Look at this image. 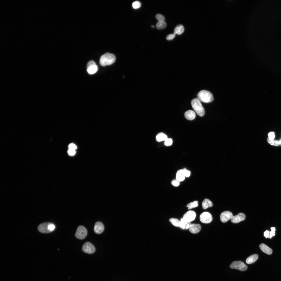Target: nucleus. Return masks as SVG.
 Here are the masks:
<instances>
[{"label":"nucleus","mask_w":281,"mask_h":281,"mask_svg":"<svg viewBox=\"0 0 281 281\" xmlns=\"http://www.w3.org/2000/svg\"><path fill=\"white\" fill-rule=\"evenodd\" d=\"M202 205L203 208L206 209L208 208L212 207L213 206V203L209 199H205L202 202Z\"/></svg>","instance_id":"nucleus-20"},{"label":"nucleus","mask_w":281,"mask_h":281,"mask_svg":"<svg viewBox=\"0 0 281 281\" xmlns=\"http://www.w3.org/2000/svg\"><path fill=\"white\" fill-rule=\"evenodd\" d=\"M156 17L158 21H164L165 20L164 16L160 14H158L156 15Z\"/></svg>","instance_id":"nucleus-28"},{"label":"nucleus","mask_w":281,"mask_h":281,"mask_svg":"<svg viewBox=\"0 0 281 281\" xmlns=\"http://www.w3.org/2000/svg\"><path fill=\"white\" fill-rule=\"evenodd\" d=\"M259 247L263 252L267 254H271L272 253V249L264 244H261Z\"/></svg>","instance_id":"nucleus-16"},{"label":"nucleus","mask_w":281,"mask_h":281,"mask_svg":"<svg viewBox=\"0 0 281 281\" xmlns=\"http://www.w3.org/2000/svg\"><path fill=\"white\" fill-rule=\"evenodd\" d=\"M197 97L200 101L206 103H210L214 100L212 94L210 92L205 90L200 91L197 94Z\"/></svg>","instance_id":"nucleus-2"},{"label":"nucleus","mask_w":281,"mask_h":281,"mask_svg":"<svg viewBox=\"0 0 281 281\" xmlns=\"http://www.w3.org/2000/svg\"><path fill=\"white\" fill-rule=\"evenodd\" d=\"M175 34L174 33L168 35L166 37V39L168 40H173L175 37Z\"/></svg>","instance_id":"nucleus-32"},{"label":"nucleus","mask_w":281,"mask_h":281,"mask_svg":"<svg viewBox=\"0 0 281 281\" xmlns=\"http://www.w3.org/2000/svg\"><path fill=\"white\" fill-rule=\"evenodd\" d=\"M191 224L190 222L186 221L182 218L181 219L179 227L183 229H187L189 228Z\"/></svg>","instance_id":"nucleus-17"},{"label":"nucleus","mask_w":281,"mask_h":281,"mask_svg":"<svg viewBox=\"0 0 281 281\" xmlns=\"http://www.w3.org/2000/svg\"><path fill=\"white\" fill-rule=\"evenodd\" d=\"M271 231L270 232V235L269 237V238L270 239L275 235V231L276 230L275 227H271Z\"/></svg>","instance_id":"nucleus-30"},{"label":"nucleus","mask_w":281,"mask_h":281,"mask_svg":"<svg viewBox=\"0 0 281 281\" xmlns=\"http://www.w3.org/2000/svg\"><path fill=\"white\" fill-rule=\"evenodd\" d=\"M191 106L197 114L200 117L203 116L205 113L204 108L200 101L197 98H195L191 101Z\"/></svg>","instance_id":"nucleus-3"},{"label":"nucleus","mask_w":281,"mask_h":281,"mask_svg":"<svg viewBox=\"0 0 281 281\" xmlns=\"http://www.w3.org/2000/svg\"><path fill=\"white\" fill-rule=\"evenodd\" d=\"M268 136L269 139L271 140H274L275 137L274 132L273 131L270 132L268 133Z\"/></svg>","instance_id":"nucleus-29"},{"label":"nucleus","mask_w":281,"mask_h":281,"mask_svg":"<svg viewBox=\"0 0 281 281\" xmlns=\"http://www.w3.org/2000/svg\"><path fill=\"white\" fill-rule=\"evenodd\" d=\"M212 217L211 214L207 212H203L201 214L200 216V221L202 222L205 223H210L212 221Z\"/></svg>","instance_id":"nucleus-9"},{"label":"nucleus","mask_w":281,"mask_h":281,"mask_svg":"<svg viewBox=\"0 0 281 281\" xmlns=\"http://www.w3.org/2000/svg\"><path fill=\"white\" fill-rule=\"evenodd\" d=\"M116 59V57L113 54L107 53L100 57L99 62L101 66H104L112 64L115 62Z\"/></svg>","instance_id":"nucleus-1"},{"label":"nucleus","mask_w":281,"mask_h":281,"mask_svg":"<svg viewBox=\"0 0 281 281\" xmlns=\"http://www.w3.org/2000/svg\"><path fill=\"white\" fill-rule=\"evenodd\" d=\"M184 31L183 26L181 24L178 25L175 27L174 30V33L178 35H180Z\"/></svg>","instance_id":"nucleus-21"},{"label":"nucleus","mask_w":281,"mask_h":281,"mask_svg":"<svg viewBox=\"0 0 281 281\" xmlns=\"http://www.w3.org/2000/svg\"><path fill=\"white\" fill-rule=\"evenodd\" d=\"M166 26V23L164 21H158L156 25V27L158 29H163L165 28Z\"/></svg>","instance_id":"nucleus-23"},{"label":"nucleus","mask_w":281,"mask_h":281,"mask_svg":"<svg viewBox=\"0 0 281 281\" xmlns=\"http://www.w3.org/2000/svg\"><path fill=\"white\" fill-rule=\"evenodd\" d=\"M87 233V231L85 228L83 226H80L77 229L75 236L78 239H83L86 238Z\"/></svg>","instance_id":"nucleus-6"},{"label":"nucleus","mask_w":281,"mask_h":281,"mask_svg":"<svg viewBox=\"0 0 281 281\" xmlns=\"http://www.w3.org/2000/svg\"><path fill=\"white\" fill-rule=\"evenodd\" d=\"M233 216V214L231 212L225 211L222 212L220 214V220L222 222L225 223L231 219Z\"/></svg>","instance_id":"nucleus-11"},{"label":"nucleus","mask_w":281,"mask_h":281,"mask_svg":"<svg viewBox=\"0 0 281 281\" xmlns=\"http://www.w3.org/2000/svg\"><path fill=\"white\" fill-rule=\"evenodd\" d=\"M98 68L95 62L92 60L89 61L87 65V71L90 74H94L98 71Z\"/></svg>","instance_id":"nucleus-7"},{"label":"nucleus","mask_w":281,"mask_h":281,"mask_svg":"<svg viewBox=\"0 0 281 281\" xmlns=\"http://www.w3.org/2000/svg\"><path fill=\"white\" fill-rule=\"evenodd\" d=\"M258 256L257 254L252 255L246 259V262L248 264H251L255 262L258 259Z\"/></svg>","instance_id":"nucleus-19"},{"label":"nucleus","mask_w":281,"mask_h":281,"mask_svg":"<svg viewBox=\"0 0 281 281\" xmlns=\"http://www.w3.org/2000/svg\"><path fill=\"white\" fill-rule=\"evenodd\" d=\"M168 138L167 136L162 132L158 133L156 137L157 140L158 142H161L165 140Z\"/></svg>","instance_id":"nucleus-22"},{"label":"nucleus","mask_w":281,"mask_h":281,"mask_svg":"<svg viewBox=\"0 0 281 281\" xmlns=\"http://www.w3.org/2000/svg\"><path fill=\"white\" fill-rule=\"evenodd\" d=\"M201 229V227L200 224L195 223L191 224L189 228L190 232L193 234L198 233Z\"/></svg>","instance_id":"nucleus-14"},{"label":"nucleus","mask_w":281,"mask_h":281,"mask_svg":"<svg viewBox=\"0 0 281 281\" xmlns=\"http://www.w3.org/2000/svg\"><path fill=\"white\" fill-rule=\"evenodd\" d=\"M82 250L84 252L92 254L95 251V248L94 246L90 242H87L83 245Z\"/></svg>","instance_id":"nucleus-8"},{"label":"nucleus","mask_w":281,"mask_h":281,"mask_svg":"<svg viewBox=\"0 0 281 281\" xmlns=\"http://www.w3.org/2000/svg\"><path fill=\"white\" fill-rule=\"evenodd\" d=\"M270 232L269 231L266 230L264 233V236L266 238H269L270 235Z\"/></svg>","instance_id":"nucleus-37"},{"label":"nucleus","mask_w":281,"mask_h":281,"mask_svg":"<svg viewBox=\"0 0 281 281\" xmlns=\"http://www.w3.org/2000/svg\"><path fill=\"white\" fill-rule=\"evenodd\" d=\"M55 228V226L53 223L45 222L40 224L38 227V229L40 232L43 233H48L53 231Z\"/></svg>","instance_id":"nucleus-4"},{"label":"nucleus","mask_w":281,"mask_h":281,"mask_svg":"<svg viewBox=\"0 0 281 281\" xmlns=\"http://www.w3.org/2000/svg\"><path fill=\"white\" fill-rule=\"evenodd\" d=\"M185 176L186 177H189L190 174V171L187 170L186 168L183 169Z\"/></svg>","instance_id":"nucleus-33"},{"label":"nucleus","mask_w":281,"mask_h":281,"mask_svg":"<svg viewBox=\"0 0 281 281\" xmlns=\"http://www.w3.org/2000/svg\"><path fill=\"white\" fill-rule=\"evenodd\" d=\"M68 153L69 155L73 156L75 154L76 151L75 150L68 149Z\"/></svg>","instance_id":"nucleus-34"},{"label":"nucleus","mask_w":281,"mask_h":281,"mask_svg":"<svg viewBox=\"0 0 281 281\" xmlns=\"http://www.w3.org/2000/svg\"><path fill=\"white\" fill-rule=\"evenodd\" d=\"M185 176L183 169L178 170L176 174V180L179 182L183 181L185 178Z\"/></svg>","instance_id":"nucleus-18"},{"label":"nucleus","mask_w":281,"mask_h":281,"mask_svg":"<svg viewBox=\"0 0 281 281\" xmlns=\"http://www.w3.org/2000/svg\"><path fill=\"white\" fill-rule=\"evenodd\" d=\"M104 230V226L103 223L100 222H96L94 227V231L97 234H100L102 233Z\"/></svg>","instance_id":"nucleus-13"},{"label":"nucleus","mask_w":281,"mask_h":281,"mask_svg":"<svg viewBox=\"0 0 281 281\" xmlns=\"http://www.w3.org/2000/svg\"><path fill=\"white\" fill-rule=\"evenodd\" d=\"M69 149L75 150L77 149L76 146L74 144L71 143L68 145Z\"/></svg>","instance_id":"nucleus-35"},{"label":"nucleus","mask_w":281,"mask_h":281,"mask_svg":"<svg viewBox=\"0 0 281 281\" xmlns=\"http://www.w3.org/2000/svg\"><path fill=\"white\" fill-rule=\"evenodd\" d=\"M246 216L244 214L240 213L237 215L233 216L231 221L233 223H237L241 221L244 220L245 219Z\"/></svg>","instance_id":"nucleus-12"},{"label":"nucleus","mask_w":281,"mask_h":281,"mask_svg":"<svg viewBox=\"0 0 281 281\" xmlns=\"http://www.w3.org/2000/svg\"><path fill=\"white\" fill-rule=\"evenodd\" d=\"M230 268L239 270L243 271H246L247 268V266L242 261H235L230 265Z\"/></svg>","instance_id":"nucleus-5"},{"label":"nucleus","mask_w":281,"mask_h":281,"mask_svg":"<svg viewBox=\"0 0 281 281\" xmlns=\"http://www.w3.org/2000/svg\"><path fill=\"white\" fill-rule=\"evenodd\" d=\"M173 141L171 138H167L164 142V145L167 146H170L172 144Z\"/></svg>","instance_id":"nucleus-31"},{"label":"nucleus","mask_w":281,"mask_h":281,"mask_svg":"<svg viewBox=\"0 0 281 281\" xmlns=\"http://www.w3.org/2000/svg\"><path fill=\"white\" fill-rule=\"evenodd\" d=\"M267 141L271 145L276 146H278L280 145V143L279 140H270L268 138L267 139Z\"/></svg>","instance_id":"nucleus-26"},{"label":"nucleus","mask_w":281,"mask_h":281,"mask_svg":"<svg viewBox=\"0 0 281 281\" xmlns=\"http://www.w3.org/2000/svg\"><path fill=\"white\" fill-rule=\"evenodd\" d=\"M196 216L195 212L193 210H189L185 213L183 218L186 221L190 222L195 219Z\"/></svg>","instance_id":"nucleus-10"},{"label":"nucleus","mask_w":281,"mask_h":281,"mask_svg":"<svg viewBox=\"0 0 281 281\" xmlns=\"http://www.w3.org/2000/svg\"><path fill=\"white\" fill-rule=\"evenodd\" d=\"M169 220L174 226L176 227H180V221L177 219L171 218L169 219Z\"/></svg>","instance_id":"nucleus-24"},{"label":"nucleus","mask_w":281,"mask_h":281,"mask_svg":"<svg viewBox=\"0 0 281 281\" xmlns=\"http://www.w3.org/2000/svg\"><path fill=\"white\" fill-rule=\"evenodd\" d=\"M198 206V202L197 201H195L191 202L187 205V207L188 209H190L193 208L197 207Z\"/></svg>","instance_id":"nucleus-25"},{"label":"nucleus","mask_w":281,"mask_h":281,"mask_svg":"<svg viewBox=\"0 0 281 281\" xmlns=\"http://www.w3.org/2000/svg\"><path fill=\"white\" fill-rule=\"evenodd\" d=\"M279 140L280 143V145H281V138Z\"/></svg>","instance_id":"nucleus-38"},{"label":"nucleus","mask_w":281,"mask_h":281,"mask_svg":"<svg viewBox=\"0 0 281 281\" xmlns=\"http://www.w3.org/2000/svg\"><path fill=\"white\" fill-rule=\"evenodd\" d=\"M151 27L152 28H154V25H151Z\"/></svg>","instance_id":"nucleus-39"},{"label":"nucleus","mask_w":281,"mask_h":281,"mask_svg":"<svg viewBox=\"0 0 281 281\" xmlns=\"http://www.w3.org/2000/svg\"><path fill=\"white\" fill-rule=\"evenodd\" d=\"M141 5L140 2L138 1H136L133 2L132 4V6L134 9H137L140 8Z\"/></svg>","instance_id":"nucleus-27"},{"label":"nucleus","mask_w":281,"mask_h":281,"mask_svg":"<svg viewBox=\"0 0 281 281\" xmlns=\"http://www.w3.org/2000/svg\"><path fill=\"white\" fill-rule=\"evenodd\" d=\"M171 183L173 185L175 186H177L180 184L179 182L177 180H173L171 182Z\"/></svg>","instance_id":"nucleus-36"},{"label":"nucleus","mask_w":281,"mask_h":281,"mask_svg":"<svg viewBox=\"0 0 281 281\" xmlns=\"http://www.w3.org/2000/svg\"><path fill=\"white\" fill-rule=\"evenodd\" d=\"M185 118L189 120H192L195 117V113L192 110H189L186 111L184 114Z\"/></svg>","instance_id":"nucleus-15"}]
</instances>
